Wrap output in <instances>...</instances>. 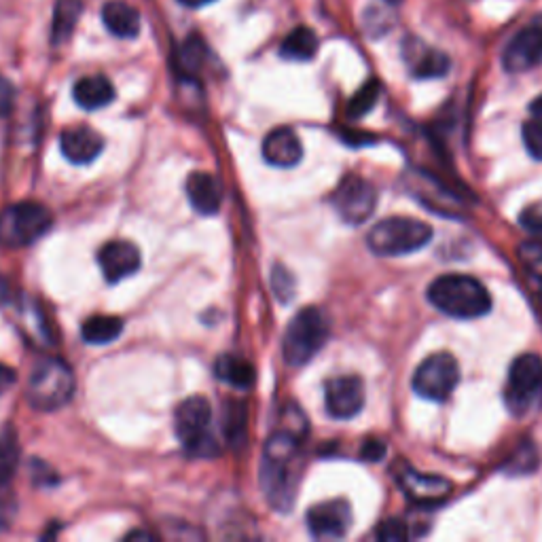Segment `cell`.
<instances>
[{
  "label": "cell",
  "instance_id": "9",
  "mask_svg": "<svg viewBox=\"0 0 542 542\" xmlns=\"http://www.w3.org/2000/svg\"><path fill=\"white\" fill-rule=\"evenodd\" d=\"M460 384V365L449 352L430 354L413 373V390L428 401H445Z\"/></svg>",
  "mask_w": 542,
  "mask_h": 542
},
{
  "label": "cell",
  "instance_id": "10",
  "mask_svg": "<svg viewBox=\"0 0 542 542\" xmlns=\"http://www.w3.org/2000/svg\"><path fill=\"white\" fill-rule=\"evenodd\" d=\"M331 204L343 223L363 225L377 208V189L367 178L348 174L339 180L337 189L331 195Z\"/></svg>",
  "mask_w": 542,
  "mask_h": 542
},
{
  "label": "cell",
  "instance_id": "14",
  "mask_svg": "<svg viewBox=\"0 0 542 542\" xmlns=\"http://www.w3.org/2000/svg\"><path fill=\"white\" fill-rule=\"evenodd\" d=\"M307 528L320 540L343 538L352 528V509L346 500H327L307 511Z\"/></svg>",
  "mask_w": 542,
  "mask_h": 542
},
{
  "label": "cell",
  "instance_id": "7",
  "mask_svg": "<svg viewBox=\"0 0 542 542\" xmlns=\"http://www.w3.org/2000/svg\"><path fill=\"white\" fill-rule=\"evenodd\" d=\"M507 409L523 418L542 407V360L536 354H521L509 369L507 388H504Z\"/></svg>",
  "mask_w": 542,
  "mask_h": 542
},
{
  "label": "cell",
  "instance_id": "39",
  "mask_svg": "<svg viewBox=\"0 0 542 542\" xmlns=\"http://www.w3.org/2000/svg\"><path fill=\"white\" fill-rule=\"evenodd\" d=\"M9 297H11V286H9L5 276H0V307L7 305Z\"/></svg>",
  "mask_w": 542,
  "mask_h": 542
},
{
  "label": "cell",
  "instance_id": "17",
  "mask_svg": "<svg viewBox=\"0 0 542 542\" xmlns=\"http://www.w3.org/2000/svg\"><path fill=\"white\" fill-rule=\"evenodd\" d=\"M60 149L72 164L85 166L100 157L104 149V138L92 128H87V125H75V128L62 132Z\"/></svg>",
  "mask_w": 542,
  "mask_h": 542
},
{
  "label": "cell",
  "instance_id": "1",
  "mask_svg": "<svg viewBox=\"0 0 542 542\" xmlns=\"http://www.w3.org/2000/svg\"><path fill=\"white\" fill-rule=\"evenodd\" d=\"M301 432H305V422L288 424L276 430L263 449L261 487L267 502L280 513L291 511L297 498V458Z\"/></svg>",
  "mask_w": 542,
  "mask_h": 542
},
{
  "label": "cell",
  "instance_id": "24",
  "mask_svg": "<svg viewBox=\"0 0 542 542\" xmlns=\"http://www.w3.org/2000/svg\"><path fill=\"white\" fill-rule=\"evenodd\" d=\"M83 13L81 0H58L56 9H53V28H51V41L53 45L66 43L75 26L79 24V17Z\"/></svg>",
  "mask_w": 542,
  "mask_h": 542
},
{
  "label": "cell",
  "instance_id": "13",
  "mask_svg": "<svg viewBox=\"0 0 542 542\" xmlns=\"http://www.w3.org/2000/svg\"><path fill=\"white\" fill-rule=\"evenodd\" d=\"M394 473L407 498L415 504H420V507H435V504L447 500L451 490H454V485H451L449 479L441 475H422L409 464H399Z\"/></svg>",
  "mask_w": 542,
  "mask_h": 542
},
{
  "label": "cell",
  "instance_id": "27",
  "mask_svg": "<svg viewBox=\"0 0 542 542\" xmlns=\"http://www.w3.org/2000/svg\"><path fill=\"white\" fill-rule=\"evenodd\" d=\"M538 466H540V458H538L536 447L530 441H523L507 458V462H504V471L513 477H519V475L534 473Z\"/></svg>",
  "mask_w": 542,
  "mask_h": 542
},
{
  "label": "cell",
  "instance_id": "15",
  "mask_svg": "<svg viewBox=\"0 0 542 542\" xmlns=\"http://www.w3.org/2000/svg\"><path fill=\"white\" fill-rule=\"evenodd\" d=\"M98 263L106 282L117 284L136 274L142 265V257L136 244L125 240H113L100 248Z\"/></svg>",
  "mask_w": 542,
  "mask_h": 542
},
{
  "label": "cell",
  "instance_id": "12",
  "mask_svg": "<svg viewBox=\"0 0 542 542\" xmlns=\"http://www.w3.org/2000/svg\"><path fill=\"white\" fill-rule=\"evenodd\" d=\"M324 405L331 418L352 420L365 407V384L356 375H339L324 384Z\"/></svg>",
  "mask_w": 542,
  "mask_h": 542
},
{
  "label": "cell",
  "instance_id": "25",
  "mask_svg": "<svg viewBox=\"0 0 542 542\" xmlns=\"http://www.w3.org/2000/svg\"><path fill=\"white\" fill-rule=\"evenodd\" d=\"M206 45L202 41L200 34H191L189 39L180 45L178 53H176V68H178V75L183 79H191L195 81L197 72L202 70L204 62H206Z\"/></svg>",
  "mask_w": 542,
  "mask_h": 542
},
{
  "label": "cell",
  "instance_id": "29",
  "mask_svg": "<svg viewBox=\"0 0 542 542\" xmlns=\"http://www.w3.org/2000/svg\"><path fill=\"white\" fill-rule=\"evenodd\" d=\"M379 94H382V85H379V81H375V79L367 81L352 96V100L348 104V117L350 119H360V117H365L367 113H371L373 106L379 100Z\"/></svg>",
  "mask_w": 542,
  "mask_h": 542
},
{
  "label": "cell",
  "instance_id": "23",
  "mask_svg": "<svg viewBox=\"0 0 542 542\" xmlns=\"http://www.w3.org/2000/svg\"><path fill=\"white\" fill-rule=\"evenodd\" d=\"M318 51V36L312 28L299 26L280 45V56L291 62H310Z\"/></svg>",
  "mask_w": 542,
  "mask_h": 542
},
{
  "label": "cell",
  "instance_id": "34",
  "mask_svg": "<svg viewBox=\"0 0 542 542\" xmlns=\"http://www.w3.org/2000/svg\"><path fill=\"white\" fill-rule=\"evenodd\" d=\"M375 538L382 542H405L409 538V526L403 519H386L377 526Z\"/></svg>",
  "mask_w": 542,
  "mask_h": 542
},
{
  "label": "cell",
  "instance_id": "31",
  "mask_svg": "<svg viewBox=\"0 0 542 542\" xmlns=\"http://www.w3.org/2000/svg\"><path fill=\"white\" fill-rule=\"evenodd\" d=\"M271 288H274V295L282 301L288 303L295 297V278L291 271L282 265L274 267V274H271Z\"/></svg>",
  "mask_w": 542,
  "mask_h": 542
},
{
  "label": "cell",
  "instance_id": "37",
  "mask_svg": "<svg viewBox=\"0 0 542 542\" xmlns=\"http://www.w3.org/2000/svg\"><path fill=\"white\" fill-rule=\"evenodd\" d=\"M386 456V445L377 439H369L363 447H360V460L365 462H379Z\"/></svg>",
  "mask_w": 542,
  "mask_h": 542
},
{
  "label": "cell",
  "instance_id": "2",
  "mask_svg": "<svg viewBox=\"0 0 542 542\" xmlns=\"http://www.w3.org/2000/svg\"><path fill=\"white\" fill-rule=\"evenodd\" d=\"M428 301L449 318L475 320L492 312V297L487 288L471 278L447 274L428 286Z\"/></svg>",
  "mask_w": 542,
  "mask_h": 542
},
{
  "label": "cell",
  "instance_id": "8",
  "mask_svg": "<svg viewBox=\"0 0 542 542\" xmlns=\"http://www.w3.org/2000/svg\"><path fill=\"white\" fill-rule=\"evenodd\" d=\"M53 225L51 212L36 202H20L0 212V244L24 248L41 240Z\"/></svg>",
  "mask_w": 542,
  "mask_h": 542
},
{
  "label": "cell",
  "instance_id": "21",
  "mask_svg": "<svg viewBox=\"0 0 542 542\" xmlns=\"http://www.w3.org/2000/svg\"><path fill=\"white\" fill-rule=\"evenodd\" d=\"M72 96H75V102L85 111H98V108H104L115 100V87L106 77L92 75L75 83Z\"/></svg>",
  "mask_w": 542,
  "mask_h": 542
},
{
  "label": "cell",
  "instance_id": "32",
  "mask_svg": "<svg viewBox=\"0 0 542 542\" xmlns=\"http://www.w3.org/2000/svg\"><path fill=\"white\" fill-rule=\"evenodd\" d=\"M519 259L530 274L542 284V242H526L519 246Z\"/></svg>",
  "mask_w": 542,
  "mask_h": 542
},
{
  "label": "cell",
  "instance_id": "4",
  "mask_svg": "<svg viewBox=\"0 0 542 542\" xmlns=\"http://www.w3.org/2000/svg\"><path fill=\"white\" fill-rule=\"evenodd\" d=\"M331 335V324L327 314L318 307L301 310L284 333L282 356L291 367H303L327 346Z\"/></svg>",
  "mask_w": 542,
  "mask_h": 542
},
{
  "label": "cell",
  "instance_id": "16",
  "mask_svg": "<svg viewBox=\"0 0 542 542\" xmlns=\"http://www.w3.org/2000/svg\"><path fill=\"white\" fill-rule=\"evenodd\" d=\"M403 56L415 79H439L449 72V58L443 51L432 49L422 41H405Z\"/></svg>",
  "mask_w": 542,
  "mask_h": 542
},
{
  "label": "cell",
  "instance_id": "30",
  "mask_svg": "<svg viewBox=\"0 0 542 542\" xmlns=\"http://www.w3.org/2000/svg\"><path fill=\"white\" fill-rule=\"evenodd\" d=\"M17 456H20V447H17V437L11 426L5 428L0 435V481L11 477L13 468L17 464Z\"/></svg>",
  "mask_w": 542,
  "mask_h": 542
},
{
  "label": "cell",
  "instance_id": "38",
  "mask_svg": "<svg viewBox=\"0 0 542 542\" xmlns=\"http://www.w3.org/2000/svg\"><path fill=\"white\" fill-rule=\"evenodd\" d=\"M15 384H17L15 369H11V367L0 363V396H3L5 392H9Z\"/></svg>",
  "mask_w": 542,
  "mask_h": 542
},
{
  "label": "cell",
  "instance_id": "28",
  "mask_svg": "<svg viewBox=\"0 0 542 542\" xmlns=\"http://www.w3.org/2000/svg\"><path fill=\"white\" fill-rule=\"evenodd\" d=\"M223 432L233 447L246 443V409L242 403H229L225 407Z\"/></svg>",
  "mask_w": 542,
  "mask_h": 542
},
{
  "label": "cell",
  "instance_id": "3",
  "mask_svg": "<svg viewBox=\"0 0 542 542\" xmlns=\"http://www.w3.org/2000/svg\"><path fill=\"white\" fill-rule=\"evenodd\" d=\"M75 390L77 384L72 369L62 358L47 356L34 365L28 377L26 401L36 411H58L72 401Z\"/></svg>",
  "mask_w": 542,
  "mask_h": 542
},
{
  "label": "cell",
  "instance_id": "5",
  "mask_svg": "<svg viewBox=\"0 0 542 542\" xmlns=\"http://www.w3.org/2000/svg\"><path fill=\"white\" fill-rule=\"evenodd\" d=\"M432 240V227L411 216H390L379 221L367 236V246L377 257H405L422 250Z\"/></svg>",
  "mask_w": 542,
  "mask_h": 542
},
{
  "label": "cell",
  "instance_id": "20",
  "mask_svg": "<svg viewBox=\"0 0 542 542\" xmlns=\"http://www.w3.org/2000/svg\"><path fill=\"white\" fill-rule=\"evenodd\" d=\"M102 22L106 30L119 39H134L140 32V13L125 3V0H111L102 9Z\"/></svg>",
  "mask_w": 542,
  "mask_h": 542
},
{
  "label": "cell",
  "instance_id": "18",
  "mask_svg": "<svg viewBox=\"0 0 542 542\" xmlns=\"http://www.w3.org/2000/svg\"><path fill=\"white\" fill-rule=\"evenodd\" d=\"M263 157L269 166L295 168L303 157L299 136L291 128H278L269 132L263 142Z\"/></svg>",
  "mask_w": 542,
  "mask_h": 542
},
{
  "label": "cell",
  "instance_id": "40",
  "mask_svg": "<svg viewBox=\"0 0 542 542\" xmlns=\"http://www.w3.org/2000/svg\"><path fill=\"white\" fill-rule=\"evenodd\" d=\"M125 540H155V536L151 532L136 530V532H130L128 536H125Z\"/></svg>",
  "mask_w": 542,
  "mask_h": 542
},
{
  "label": "cell",
  "instance_id": "33",
  "mask_svg": "<svg viewBox=\"0 0 542 542\" xmlns=\"http://www.w3.org/2000/svg\"><path fill=\"white\" fill-rule=\"evenodd\" d=\"M521 136H523V144H526L528 153L542 161V117H536V119H530L523 123L521 128Z\"/></svg>",
  "mask_w": 542,
  "mask_h": 542
},
{
  "label": "cell",
  "instance_id": "26",
  "mask_svg": "<svg viewBox=\"0 0 542 542\" xmlns=\"http://www.w3.org/2000/svg\"><path fill=\"white\" fill-rule=\"evenodd\" d=\"M123 333V320L117 316H89L83 327L81 335L87 343H94V346H104V343L115 341Z\"/></svg>",
  "mask_w": 542,
  "mask_h": 542
},
{
  "label": "cell",
  "instance_id": "35",
  "mask_svg": "<svg viewBox=\"0 0 542 542\" xmlns=\"http://www.w3.org/2000/svg\"><path fill=\"white\" fill-rule=\"evenodd\" d=\"M519 223L523 229L530 231L532 236L542 240V204H534L523 210L519 214Z\"/></svg>",
  "mask_w": 542,
  "mask_h": 542
},
{
  "label": "cell",
  "instance_id": "36",
  "mask_svg": "<svg viewBox=\"0 0 542 542\" xmlns=\"http://www.w3.org/2000/svg\"><path fill=\"white\" fill-rule=\"evenodd\" d=\"M15 106V87L9 79L0 75V117H9Z\"/></svg>",
  "mask_w": 542,
  "mask_h": 542
},
{
  "label": "cell",
  "instance_id": "11",
  "mask_svg": "<svg viewBox=\"0 0 542 542\" xmlns=\"http://www.w3.org/2000/svg\"><path fill=\"white\" fill-rule=\"evenodd\" d=\"M542 62V15L523 26L502 53V66L511 75L528 72Z\"/></svg>",
  "mask_w": 542,
  "mask_h": 542
},
{
  "label": "cell",
  "instance_id": "6",
  "mask_svg": "<svg viewBox=\"0 0 542 542\" xmlns=\"http://www.w3.org/2000/svg\"><path fill=\"white\" fill-rule=\"evenodd\" d=\"M212 409L204 396H191L176 407L174 424L176 435L183 441L185 451L193 458H216L219 456V441L210 435Z\"/></svg>",
  "mask_w": 542,
  "mask_h": 542
},
{
  "label": "cell",
  "instance_id": "41",
  "mask_svg": "<svg viewBox=\"0 0 542 542\" xmlns=\"http://www.w3.org/2000/svg\"><path fill=\"white\" fill-rule=\"evenodd\" d=\"M178 3H180V5H185V7H189V9H200V7H204V5L214 3V0H178Z\"/></svg>",
  "mask_w": 542,
  "mask_h": 542
},
{
  "label": "cell",
  "instance_id": "22",
  "mask_svg": "<svg viewBox=\"0 0 542 542\" xmlns=\"http://www.w3.org/2000/svg\"><path fill=\"white\" fill-rule=\"evenodd\" d=\"M216 377L221 379V382L238 388V390H250L257 382V369L252 363H248L246 358L240 356H221L216 360Z\"/></svg>",
  "mask_w": 542,
  "mask_h": 542
},
{
  "label": "cell",
  "instance_id": "42",
  "mask_svg": "<svg viewBox=\"0 0 542 542\" xmlns=\"http://www.w3.org/2000/svg\"><path fill=\"white\" fill-rule=\"evenodd\" d=\"M530 111H532V115L542 117V94L538 98H534V102L530 104Z\"/></svg>",
  "mask_w": 542,
  "mask_h": 542
},
{
  "label": "cell",
  "instance_id": "19",
  "mask_svg": "<svg viewBox=\"0 0 542 542\" xmlns=\"http://www.w3.org/2000/svg\"><path fill=\"white\" fill-rule=\"evenodd\" d=\"M187 195L191 206L200 214H216L223 204V189L212 174L208 172H193L187 178Z\"/></svg>",
  "mask_w": 542,
  "mask_h": 542
}]
</instances>
